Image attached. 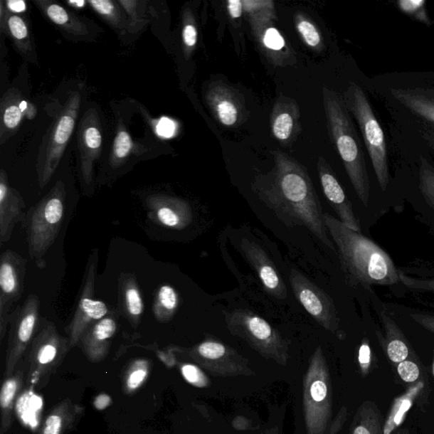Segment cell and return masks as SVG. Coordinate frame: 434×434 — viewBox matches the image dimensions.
<instances>
[{"instance_id": "1", "label": "cell", "mask_w": 434, "mask_h": 434, "mask_svg": "<svg viewBox=\"0 0 434 434\" xmlns=\"http://www.w3.org/2000/svg\"><path fill=\"white\" fill-rule=\"evenodd\" d=\"M272 154V169L256 175L252 190L282 223L307 228L336 252L334 243L327 235L324 213L307 168L281 150H273Z\"/></svg>"}, {"instance_id": "2", "label": "cell", "mask_w": 434, "mask_h": 434, "mask_svg": "<svg viewBox=\"0 0 434 434\" xmlns=\"http://www.w3.org/2000/svg\"><path fill=\"white\" fill-rule=\"evenodd\" d=\"M324 221L351 285L369 290L373 285L391 286L401 282L398 269L382 248L329 213H324Z\"/></svg>"}, {"instance_id": "3", "label": "cell", "mask_w": 434, "mask_h": 434, "mask_svg": "<svg viewBox=\"0 0 434 434\" xmlns=\"http://www.w3.org/2000/svg\"><path fill=\"white\" fill-rule=\"evenodd\" d=\"M327 131L362 205L369 206L371 185L365 154L342 96L327 87L322 88Z\"/></svg>"}, {"instance_id": "4", "label": "cell", "mask_w": 434, "mask_h": 434, "mask_svg": "<svg viewBox=\"0 0 434 434\" xmlns=\"http://www.w3.org/2000/svg\"><path fill=\"white\" fill-rule=\"evenodd\" d=\"M66 191L63 181H57L46 196L31 207L22 223L31 260L39 269L46 268V257L58 237L65 213Z\"/></svg>"}, {"instance_id": "5", "label": "cell", "mask_w": 434, "mask_h": 434, "mask_svg": "<svg viewBox=\"0 0 434 434\" xmlns=\"http://www.w3.org/2000/svg\"><path fill=\"white\" fill-rule=\"evenodd\" d=\"M331 378L324 353L318 347L303 383V411L307 434H336Z\"/></svg>"}, {"instance_id": "6", "label": "cell", "mask_w": 434, "mask_h": 434, "mask_svg": "<svg viewBox=\"0 0 434 434\" xmlns=\"http://www.w3.org/2000/svg\"><path fill=\"white\" fill-rule=\"evenodd\" d=\"M342 99L360 128L376 180L381 190L385 192L391 180L387 143L373 106L363 88L355 83H349L344 92Z\"/></svg>"}, {"instance_id": "7", "label": "cell", "mask_w": 434, "mask_h": 434, "mask_svg": "<svg viewBox=\"0 0 434 434\" xmlns=\"http://www.w3.org/2000/svg\"><path fill=\"white\" fill-rule=\"evenodd\" d=\"M81 95L72 92L63 108L51 123L40 145L37 159V174L40 189L50 183L61 161L66 146L72 138L76 125Z\"/></svg>"}, {"instance_id": "8", "label": "cell", "mask_w": 434, "mask_h": 434, "mask_svg": "<svg viewBox=\"0 0 434 434\" xmlns=\"http://www.w3.org/2000/svg\"><path fill=\"white\" fill-rule=\"evenodd\" d=\"M226 324L234 336L239 337L268 360L286 366L290 358L287 341L270 323L249 309L224 312Z\"/></svg>"}, {"instance_id": "9", "label": "cell", "mask_w": 434, "mask_h": 434, "mask_svg": "<svg viewBox=\"0 0 434 434\" xmlns=\"http://www.w3.org/2000/svg\"><path fill=\"white\" fill-rule=\"evenodd\" d=\"M98 250L92 251L88 257L85 272L83 278L81 290L72 320L65 327L70 347L79 343L84 332L101 320L110 312L107 305L104 301L95 298V281L97 268H98Z\"/></svg>"}, {"instance_id": "10", "label": "cell", "mask_w": 434, "mask_h": 434, "mask_svg": "<svg viewBox=\"0 0 434 434\" xmlns=\"http://www.w3.org/2000/svg\"><path fill=\"white\" fill-rule=\"evenodd\" d=\"M78 172L83 193L95 192V165L103 147V134L98 112L90 108L84 112L78 128Z\"/></svg>"}, {"instance_id": "11", "label": "cell", "mask_w": 434, "mask_h": 434, "mask_svg": "<svg viewBox=\"0 0 434 434\" xmlns=\"http://www.w3.org/2000/svg\"><path fill=\"white\" fill-rule=\"evenodd\" d=\"M28 260L11 250L4 251L0 258V338L4 339L10 323L12 307L24 292Z\"/></svg>"}, {"instance_id": "12", "label": "cell", "mask_w": 434, "mask_h": 434, "mask_svg": "<svg viewBox=\"0 0 434 434\" xmlns=\"http://www.w3.org/2000/svg\"><path fill=\"white\" fill-rule=\"evenodd\" d=\"M290 280L296 299L305 311L326 330L338 334L340 321L331 297L295 269L291 270Z\"/></svg>"}, {"instance_id": "13", "label": "cell", "mask_w": 434, "mask_h": 434, "mask_svg": "<svg viewBox=\"0 0 434 434\" xmlns=\"http://www.w3.org/2000/svg\"><path fill=\"white\" fill-rule=\"evenodd\" d=\"M190 355L211 374L221 376L252 374L249 361L236 351L216 339H206L194 346Z\"/></svg>"}, {"instance_id": "14", "label": "cell", "mask_w": 434, "mask_h": 434, "mask_svg": "<svg viewBox=\"0 0 434 434\" xmlns=\"http://www.w3.org/2000/svg\"><path fill=\"white\" fill-rule=\"evenodd\" d=\"M39 318L40 300L36 295H30L23 304L12 312L9 323V364H14L32 342Z\"/></svg>"}, {"instance_id": "15", "label": "cell", "mask_w": 434, "mask_h": 434, "mask_svg": "<svg viewBox=\"0 0 434 434\" xmlns=\"http://www.w3.org/2000/svg\"><path fill=\"white\" fill-rule=\"evenodd\" d=\"M144 206L149 221L159 228L184 230L194 221V212L185 199L166 194H152L145 199Z\"/></svg>"}, {"instance_id": "16", "label": "cell", "mask_w": 434, "mask_h": 434, "mask_svg": "<svg viewBox=\"0 0 434 434\" xmlns=\"http://www.w3.org/2000/svg\"><path fill=\"white\" fill-rule=\"evenodd\" d=\"M205 98L211 114L221 125L236 127L245 122L247 118L245 99L228 83L223 81L211 83Z\"/></svg>"}, {"instance_id": "17", "label": "cell", "mask_w": 434, "mask_h": 434, "mask_svg": "<svg viewBox=\"0 0 434 434\" xmlns=\"http://www.w3.org/2000/svg\"><path fill=\"white\" fill-rule=\"evenodd\" d=\"M239 250L254 270L268 293L277 300L286 299L287 293L285 283L263 248L255 241L243 238L239 245Z\"/></svg>"}, {"instance_id": "18", "label": "cell", "mask_w": 434, "mask_h": 434, "mask_svg": "<svg viewBox=\"0 0 434 434\" xmlns=\"http://www.w3.org/2000/svg\"><path fill=\"white\" fill-rule=\"evenodd\" d=\"M317 168L319 179L327 202L330 203L341 223L354 231L361 233L360 223L353 210L351 201L345 194L329 163L325 158H318Z\"/></svg>"}, {"instance_id": "19", "label": "cell", "mask_w": 434, "mask_h": 434, "mask_svg": "<svg viewBox=\"0 0 434 434\" xmlns=\"http://www.w3.org/2000/svg\"><path fill=\"white\" fill-rule=\"evenodd\" d=\"M272 134L279 143L290 146L300 134V110L296 100L285 95L279 96L270 119Z\"/></svg>"}, {"instance_id": "20", "label": "cell", "mask_w": 434, "mask_h": 434, "mask_svg": "<svg viewBox=\"0 0 434 434\" xmlns=\"http://www.w3.org/2000/svg\"><path fill=\"white\" fill-rule=\"evenodd\" d=\"M25 201L21 194L9 183L4 169L0 171V242L10 241L17 223L26 218Z\"/></svg>"}, {"instance_id": "21", "label": "cell", "mask_w": 434, "mask_h": 434, "mask_svg": "<svg viewBox=\"0 0 434 434\" xmlns=\"http://www.w3.org/2000/svg\"><path fill=\"white\" fill-rule=\"evenodd\" d=\"M36 109L26 101L17 88H12L4 95L0 103V143L4 144L19 130L24 117L32 119Z\"/></svg>"}, {"instance_id": "22", "label": "cell", "mask_w": 434, "mask_h": 434, "mask_svg": "<svg viewBox=\"0 0 434 434\" xmlns=\"http://www.w3.org/2000/svg\"><path fill=\"white\" fill-rule=\"evenodd\" d=\"M118 312L137 329L144 313L143 293L134 272H122L118 277Z\"/></svg>"}, {"instance_id": "23", "label": "cell", "mask_w": 434, "mask_h": 434, "mask_svg": "<svg viewBox=\"0 0 434 434\" xmlns=\"http://www.w3.org/2000/svg\"><path fill=\"white\" fill-rule=\"evenodd\" d=\"M391 94L403 107L434 125V84L392 88Z\"/></svg>"}, {"instance_id": "24", "label": "cell", "mask_w": 434, "mask_h": 434, "mask_svg": "<svg viewBox=\"0 0 434 434\" xmlns=\"http://www.w3.org/2000/svg\"><path fill=\"white\" fill-rule=\"evenodd\" d=\"M120 312H112L107 316L88 327L83 334L79 343L88 356L99 359L108 351L110 341L118 330Z\"/></svg>"}, {"instance_id": "25", "label": "cell", "mask_w": 434, "mask_h": 434, "mask_svg": "<svg viewBox=\"0 0 434 434\" xmlns=\"http://www.w3.org/2000/svg\"><path fill=\"white\" fill-rule=\"evenodd\" d=\"M250 25L261 51L273 64L286 66L295 61L285 38L271 22L251 21Z\"/></svg>"}, {"instance_id": "26", "label": "cell", "mask_w": 434, "mask_h": 434, "mask_svg": "<svg viewBox=\"0 0 434 434\" xmlns=\"http://www.w3.org/2000/svg\"><path fill=\"white\" fill-rule=\"evenodd\" d=\"M371 299L376 304V313L379 314L381 321H382L385 331V339L383 340V343L386 349L387 356L393 364H400L410 356L409 344L400 327L391 317V313L387 309H385L381 301L379 302L378 297L373 293Z\"/></svg>"}, {"instance_id": "27", "label": "cell", "mask_w": 434, "mask_h": 434, "mask_svg": "<svg viewBox=\"0 0 434 434\" xmlns=\"http://www.w3.org/2000/svg\"><path fill=\"white\" fill-rule=\"evenodd\" d=\"M34 4L52 23L65 32L78 36L88 33L85 22L60 4L51 0H35Z\"/></svg>"}, {"instance_id": "28", "label": "cell", "mask_w": 434, "mask_h": 434, "mask_svg": "<svg viewBox=\"0 0 434 434\" xmlns=\"http://www.w3.org/2000/svg\"><path fill=\"white\" fill-rule=\"evenodd\" d=\"M7 35L11 38L16 50L24 59L30 62H36V53L34 51L31 38L28 23L23 16L9 12Z\"/></svg>"}, {"instance_id": "29", "label": "cell", "mask_w": 434, "mask_h": 434, "mask_svg": "<svg viewBox=\"0 0 434 434\" xmlns=\"http://www.w3.org/2000/svg\"><path fill=\"white\" fill-rule=\"evenodd\" d=\"M418 190L420 196L419 211L434 225V166L426 158H420Z\"/></svg>"}, {"instance_id": "30", "label": "cell", "mask_w": 434, "mask_h": 434, "mask_svg": "<svg viewBox=\"0 0 434 434\" xmlns=\"http://www.w3.org/2000/svg\"><path fill=\"white\" fill-rule=\"evenodd\" d=\"M351 434H384L383 415L374 402L367 401L359 407L354 416Z\"/></svg>"}, {"instance_id": "31", "label": "cell", "mask_w": 434, "mask_h": 434, "mask_svg": "<svg viewBox=\"0 0 434 434\" xmlns=\"http://www.w3.org/2000/svg\"><path fill=\"white\" fill-rule=\"evenodd\" d=\"M147 152L144 145L135 143L123 123L120 122L115 136L112 153L109 159L110 165L114 169L121 167L132 154L140 156Z\"/></svg>"}, {"instance_id": "32", "label": "cell", "mask_w": 434, "mask_h": 434, "mask_svg": "<svg viewBox=\"0 0 434 434\" xmlns=\"http://www.w3.org/2000/svg\"><path fill=\"white\" fill-rule=\"evenodd\" d=\"M180 307L178 290L169 285H159L154 292L152 311L159 322L167 323L174 319Z\"/></svg>"}, {"instance_id": "33", "label": "cell", "mask_w": 434, "mask_h": 434, "mask_svg": "<svg viewBox=\"0 0 434 434\" xmlns=\"http://www.w3.org/2000/svg\"><path fill=\"white\" fill-rule=\"evenodd\" d=\"M295 25L301 40L313 51L321 53L325 48L324 38L315 22L303 12L295 15Z\"/></svg>"}, {"instance_id": "34", "label": "cell", "mask_w": 434, "mask_h": 434, "mask_svg": "<svg viewBox=\"0 0 434 434\" xmlns=\"http://www.w3.org/2000/svg\"><path fill=\"white\" fill-rule=\"evenodd\" d=\"M90 7L102 19L117 30L128 28V19L118 1L113 0H92L88 1Z\"/></svg>"}, {"instance_id": "35", "label": "cell", "mask_w": 434, "mask_h": 434, "mask_svg": "<svg viewBox=\"0 0 434 434\" xmlns=\"http://www.w3.org/2000/svg\"><path fill=\"white\" fill-rule=\"evenodd\" d=\"M183 51L186 60H189L196 51L198 43V29L196 17L190 8H185L183 13Z\"/></svg>"}, {"instance_id": "36", "label": "cell", "mask_w": 434, "mask_h": 434, "mask_svg": "<svg viewBox=\"0 0 434 434\" xmlns=\"http://www.w3.org/2000/svg\"><path fill=\"white\" fill-rule=\"evenodd\" d=\"M120 6L126 13L128 19L127 32L138 33L147 23L145 18V1H132V0H117Z\"/></svg>"}, {"instance_id": "37", "label": "cell", "mask_w": 434, "mask_h": 434, "mask_svg": "<svg viewBox=\"0 0 434 434\" xmlns=\"http://www.w3.org/2000/svg\"><path fill=\"white\" fill-rule=\"evenodd\" d=\"M396 4L398 10L411 19L428 26L433 24L428 15L427 2L424 0H398Z\"/></svg>"}, {"instance_id": "38", "label": "cell", "mask_w": 434, "mask_h": 434, "mask_svg": "<svg viewBox=\"0 0 434 434\" xmlns=\"http://www.w3.org/2000/svg\"><path fill=\"white\" fill-rule=\"evenodd\" d=\"M243 11L250 16V21L271 22L275 18L272 1H243Z\"/></svg>"}, {"instance_id": "39", "label": "cell", "mask_w": 434, "mask_h": 434, "mask_svg": "<svg viewBox=\"0 0 434 434\" xmlns=\"http://www.w3.org/2000/svg\"><path fill=\"white\" fill-rule=\"evenodd\" d=\"M391 308L395 309L396 313L408 317L411 322H415L416 325L420 326L423 329L434 336V312L419 311V309L402 307H393L392 305Z\"/></svg>"}, {"instance_id": "40", "label": "cell", "mask_w": 434, "mask_h": 434, "mask_svg": "<svg viewBox=\"0 0 434 434\" xmlns=\"http://www.w3.org/2000/svg\"><path fill=\"white\" fill-rule=\"evenodd\" d=\"M398 275H400V281L410 290L416 292V293L434 295V275L413 277L407 275L401 270H398Z\"/></svg>"}, {"instance_id": "41", "label": "cell", "mask_w": 434, "mask_h": 434, "mask_svg": "<svg viewBox=\"0 0 434 434\" xmlns=\"http://www.w3.org/2000/svg\"><path fill=\"white\" fill-rule=\"evenodd\" d=\"M149 363L144 360L137 361L132 364V370L127 379V387L130 391L138 388L147 378Z\"/></svg>"}, {"instance_id": "42", "label": "cell", "mask_w": 434, "mask_h": 434, "mask_svg": "<svg viewBox=\"0 0 434 434\" xmlns=\"http://www.w3.org/2000/svg\"><path fill=\"white\" fill-rule=\"evenodd\" d=\"M181 374L187 382L199 388L206 387L209 379L196 365L184 364L181 367Z\"/></svg>"}, {"instance_id": "43", "label": "cell", "mask_w": 434, "mask_h": 434, "mask_svg": "<svg viewBox=\"0 0 434 434\" xmlns=\"http://www.w3.org/2000/svg\"><path fill=\"white\" fill-rule=\"evenodd\" d=\"M397 371L400 378L406 383H414L420 376V369L418 363L409 359L397 365Z\"/></svg>"}, {"instance_id": "44", "label": "cell", "mask_w": 434, "mask_h": 434, "mask_svg": "<svg viewBox=\"0 0 434 434\" xmlns=\"http://www.w3.org/2000/svg\"><path fill=\"white\" fill-rule=\"evenodd\" d=\"M17 384L14 379L6 381L4 383L1 393H0V403L3 408H7L12 403L16 392Z\"/></svg>"}, {"instance_id": "45", "label": "cell", "mask_w": 434, "mask_h": 434, "mask_svg": "<svg viewBox=\"0 0 434 434\" xmlns=\"http://www.w3.org/2000/svg\"><path fill=\"white\" fill-rule=\"evenodd\" d=\"M62 420L60 416L52 415L46 420L43 434H60Z\"/></svg>"}, {"instance_id": "46", "label": "cell", "mask_w": 434, "mask_h": 434, "mask_svg": "<svg viewBox=\"0 0 434 434\" xmlns=\"http://www.w3.org/2000/svg\"><path fill=\"white\" fill-rule=\"evenodd\" d=\"M228 11L232 19H238L243 15V3L240 0H228L227 2Z\"/></svg>"}, {"instance_id": "47", "label": "cell", "mask_w": 434, "mask_h": 434, "mask_svg": "<svg viewBox=\"0 0 434 434\" xmlns=\"http://www.w3.org/2000/svg\"><path fill=\"white\" fill-rule=\"evenodd\" d=\"M6 4V1H0V31L2 35H7V22L9 16V10Z\"/></svg>"}, {"instance_id": "48", "label": "cell", "mask_w": 434, "mask_h": 434, "mask_svg": "<svg viewBox=\"0 0 434 434\" xmlns=\"http://www.w3.org/2000/svg\"><path fill=\"white\" fill-rule=\"evenodd\" d=\"M371 351L369 344L363 343L359 351V362L362 369H366V366L369 365L370 361Z\"/></svg>"}, {"instance_id": "49", "label": "cell", "mask_w": 434, "mask_h": 434, "mask_svg": "<svg viewBox=\"0 0 434 434\" xmlns=\"http://www.w3.org/2000/svg\"><path fill=\"white\" fill-rule=\"evenodd\" d=\"M420 134L429 148L434 152V127L431 126L423 127V129L420 131Z\"/></svg>"}, {"instance_id": "50", "label": "cell", "mask_w": 434, "mask_h": 434, "mask_svg": "<svg viewBox=\"0 0 434 434\" xmlns=\"http://www.w3.org/2000/svg\"><path fill=\"white\" fill-rule=\"evenodd\" d=\"M112 403V398L107 395H105V393H102L98 397H96L95 401V406L97 410H105L107 408V407Z\"/></svg>"}, {"instance_id": "51", "label": "cell", "mask_w": 434, "mask_h": 434, "mask_svg": "<svg viewBox=\"0 0 434 434\" xmlns=\"http://www.w3.org/2000/svg\"><path fill=\"white\" fill-rule=\"evenodd\" d=\"M6 6L9 11L14 14H21L26 11V4L23 1H6Z\"/></svg>"}, {"instance_id": "52", "label": "cell", "mask_w": 434, "mask_h": 434, "mask_svg": "<svg viewBox=\"0 0 434 434\" xmlns=\"http://www.w3.org/2000/svg\"><path fill=\"white\" fill-rule=\"evenodd\" d=\"M263 434H281L277 427L267 429Z\"/></svg>"}, {"instance_id": "53", "label": "cell", "mask_w": 434, "mask_h": 434, "mask_svg": "<svg viewBox=\"0 0 434 434\" xmlns=\"http://www.w3.org/2000/svg\"><path fill=\"white\" fill-rule=\"evenodd\" d=\"M68 4H70V6H75V7H78V4H79L78 8H83L84 6V4H86V2H83V1H76V2H68Z\"/></svg>"}, {"instance_id": "54", "label": "cell", "mask_w": 434, "mask_h": 434, "mask_svg": "<svg viewBox=\"0 0 434 434\" xmlns=\"http://www.w3.org/2000/svg\"><path fill=\"white\" fill-rule=\"evenodd\" d=\"M396 434H410L409 431L407 429L402 428L401 430H398Z\"/></svg>"}]
</instances>
